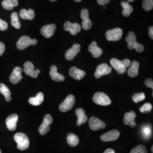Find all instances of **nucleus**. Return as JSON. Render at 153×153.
Segmentation results:
<instances>
[{
    "label": "nucleus",
    "instance_id": "c756f323",
    "mask_svg": "<svg viewBox=\"0 0 153 153\" xmlns=\"http://www.w3.org/2000/svg\"><path fill=\"white\" fill-rule=\"evenodd\" d=\"M0 93L4 95L7 102L11 101V92L9 88L4 83H0Z\"/></svg>",
    "mask_w": 153,
    "mask_h": 153
},
{
    "label": "nucleus",
    "instance_id": "37998d69",
    "mask_svg": "<svg viewBox=\"0 0 153 153\" xmlns=\"http://www.w3.org/2000/svg\"><path fill=\"white\" fill-rule=\"evenodd\" d=\"M134 1V0H128V2H132Z\"/></svg>",
    "mask_w": 153,
    "mask_h": 153
},
{
    "label": "nucleus",
    "instance_id": "6e6552de",
    "mask_svg": "<svg viewBox=\"0 0 153 153\" xmlns=\"http://www.w3.org/2000/svg\"><path fill=\"white\" fill-rule=\"evenodd\" d=\"M23 71L28 76H31L33 78H36L40 73V71L38 69H35L33 64L30 61L26 62L23 65Z\"/></svg>",
    "mask_w": 153,
    "mask_h": 153
},
{
    "label": "nucleus",
    "instance_id": "412c9836",
    "mask_svg": "<svg viewBox=\"0 0 153 153\" xmlns=\"http://www.w3.org/2000/svg\"><path fill=\"white\" fill-rule=\"evenodd\" d=\"M69 75L76 80H81L85 76L86 72L79 69L76 67H72L69 71Z\"/></svg>",
    "mask_w": 153,
    "mask_h": 153
},
{
    "label": "nucleus",
    "instance_id": "f03ea898",
    "mask_svg": "<svg viewBox=\"0 0 153 153\" xmlns=\"http://www.w3.org/2000/svg\"><path fill=\"white\" fill-rule=\"evenodd\" d=\"M110 63L118 73L124 74L126 71V68H128L131 65V62L128 59L120 61L116 59H112L110 60Z\"/></svg>",
    "mask_w": 153,
    "mask_h": 153
},
{
    "label": "nucleus",
    "instance_id": "58836bf2",
    "mask_svg": "<svg viewBox=\"0 0 153 153\" xmlns=\"http://www.w3.org/2000/svg\"><path fill=\"white\" fill-rule=\"evenodd\" d=\"M5 50V46L2 42H0V56L3 55Z\"/></svg>",
    "mask_w": 153,
    "mask_h": 153
},
{
    "label": "nucleus",
    "instance_id": "49530a36",
    "mask_svg": "<svg viewBox=\"0 0 153 153\" xmlns=\"http://www.w3.org/2000/svg\"><path fill=\"white\" fill-rule=\"evenodd\" d=\"M152 153L153 152V146H152Z\"/></svg>",
    "mask_w": 153,
    "mask_h": 153
},
{
    "label": "nucleus",
    "instance_id": "aec40b11",
    "mask_svg": "<svg viewBox=\"0 0 153 153\" xmlns=\"http://www.w3.org/2000/svg\"><path fill=\"white\" fill-rule=\"evenodd\" d=\"M49 74L52 79L56 82H61L65 79V76L57 72V68L56 66H51Z\"/></svg>",
    "mask_w": 153,
    "mask_h": 153
},
{
    "label": "nucleus",
    "instance_id": "b1692460",
    "mask_svg": "<svg viewBox=\"0 0 153 153\" xmlns=\"http://www.w3.org/2000/svg\"><path fill=\"white\" fill-rule=\"evenodd\" d=\"M76 114L78 117L76 124L81 126L82 124L85 123L88 121V116L85 114V111L82 108H78L76 111Z\"/></svg>",
    "mask_w": 153,
    "mask_h": 153
},
{
    "label": "nucleus",
    "instance_id": "f257e3e1",
    "mask_svg": "<svg viewBox=\"0 0 153 153\" xmlns=\"http://www.w3.org/2000/svg\"><path fill=\"white\" fill-rule=\"evenodd\" d=\"M126 42L128 43V47L129 49H135L138 52H142L144 50V47L136 41V36L134 33L131 31L126 37Z\"/></svg>",
    "mask_w": 153,
    "mask_h": 153
},
{
    "label": "nucleus",
    "instance_id": "393cba45",
    "mask_svg": "<svg viewBox=\"0 0 153 153\" xmlns=\"http://www.w3.org/2000/svg\"><path fill=\"white\" fill-rule=\"evenodd\" d=\"M44 101V94L42 93H39L35 97L30 98L28 100V102L30 104L37 106L39 105Z\"/></svg>",
    "mask_w": 153,
    "mask_h": 153
},
{
    "label": "nucleus",
    "instance_id": "bb28decb",
    "mask_svg": "<svg viewBox=\"0 0 153 153\" xmlns=\"http://www.w3.org/2000/svg\"><path fill=\"white\" fill-rule=\"evenodd\" d=\"M121 5L122 6L123 10L122 11L123 15L126 17H128L131 15V13L133 11V8L129 2L123 1L121 3Z\"/></svg>",
    "mask_w": 153,
    "mask_h": 153
},
{
    "label": "nucleus",
    "instance_id": "79ce46f5",
    "mask_svg": "<svg viewBox=\"0 0 153 153\" xmlns=\"http://www.w3.org/2000/svg\"><path fill=\"white\" fill-rule=\"evenodd\" d=\"M104 153H115V151L112 149H107Z\"/></svg>",
    "mask_w": 153,
    "mask_h": 153
},
{
    "label": "nucleus",
    "instance_id": "ea45409f",
    "mask_svg": "<svg viewBox=\"0 0 153 153\" xmlns=\"http://www.w3.org/2000/svg\"><path fill=\"white\" fill-rule=\"evenodd\" d=\"M111 0H97L98 3L100 5H104L105 4H107L109 3V1Z\"/></svg>",
    "mask_w": 153,
    "mask_h": 153
},
{
    "label": "nucleus",
    "instance_id": "c9c22d12",
    "mask_svg": "<svg viewBox=\"0 0 153 153\" xmlns=\"http://www.w3.org/2000/svg\"><path fill=\"white\" fill-rule=\"evenodd\" d=\"M152 109V105L150 103H146L143 104L140 108V111L142 113H148L151 112Z\"/></svg>",
    "mask_w": 153,
    "mask_h": 153
},
{
    "label": "nucleus",
    "instance_id": "2eb2a0df",
    "mask_svg": "<svg viewBox=\"0 0 153 153\" xmlns=\"http://www.w3.org/2000/svg\"><path fill=\"white\" fill-rule=\"evenodd\" d=\"M64 28L66 31H69L71 35H76L81 31V27L77 23H71V22H66L64 25Z\"/></svg>",
    "mask_w": 153,
    "mask_h": 153
},
{
    "label": "nucleus",
    "instance_id": "a18cd8bd",
    "mask_svg": "<svg viewBox=\"0 0 153 153\" xmlns=\"http://www.w3.org/2000/svg\"><path fill=\"white\" fill-rule=\"evenodd\" d=\"M51 1H52V2H55V1H57V0H50Z\"/></svg>",
    "mask_w": 153,
    "mask_h": 153
},
{
    "label": "nucleus",
    "instance_id": "7c9ffc66",
    "mask_svg": "<svg viewBox=\"0 0 153 153\" xmlns=\"http://www.w3.org/2000/svg\"><path fill=\"white\" fill-rule=\"evenodd\" d=\"M67 142L71 147H75L79 143V138L74 133H69L67 137Z\"/></svg>",
    "mask_w": 153,
    "mask_h": 153
},
{
    "label": "nucleus",
    "instance_id": "4468645a",
    "mask_svg": "<svg viewBox=\"0 0 153 153\" xmlns=\"http://www.w3.org/2000/svg\"><path fill=\"white\" fill-rule=\"evenodd\" d=\"M23 71L21 67H16L10 76V81L13 84H17L20 82L23 78L22 73Z\"/></svg>",
    "mask_w": 153,
    "mask_h": 153
},
{
    "label": "nucleus",
    "instance_id": "1a4fd4ad",
    "mask_svg": "<svg viewBox=\"0 0 153 153\" xmlns=\"http://www.w3.org/2000/svg\"><path fill=\"white\" fill-rule=\"evenodd\" d=\"M123 30L120 28H116L108 31L106 34V38L108 41L116 42L119 40L123 35Z\"/></svg>",
    "mask_w": 153,
    "mask_h": 153
},
{
    "label": "nucleus",
    "instance_id": "7ed1b4c3",
    "mask_svg": "<svg viewBox=\"0 0 153 153\" xmlns=\"http://www.w3.org/2000/svg\"><path fill=\"white\" fill-rule=\"evenodd\" d=\"M14 139L17 143V148L21 150L24 151L27 149L30 145V141L27 136L23 133H17L14 137Z\"/></svg>",
    "mask_w": 153,
    "mask_h": 153
},
{
    "label": "nucleus",
    "instance_id": "4be33fe9",
    "mask_svg": "<svg viewBox=\"0 0 153 153\" xmlns=\"http://www.w3.org/2000/svg\"><path fill=\"white\" fill-rule=\"evenodd\" d=\"M88 51L94 58H98L103 54V50L99 48L95 42H93L88 47Z\"/></svg>",
    "mask_w": 153,
    "mask_h": 153
},
{
    "label": "nucleus",
    "instance_id": "a211bd4d",
    "mask_svg": "<svg viewBox=\"0 0 153 153\" xmlns=\"http://www.w3.org/2000/svg\"><path fill=\"white\" fill-rule=\"evenodd\" d=\"M56 26L55 24H51L44 26L41 29L42 35L46 38H49L55 33Z\"/></svg>",
    "mask_w": 153,
    "mask_h": 153
},
{
    "label": "nucleus",
    "instance_id": "72a5a7b5",
    "mask_svg": "<svg viewBox=\"0 0 153 153\" xmlns=\"http://www.w3.org/2000/svg\"><path fill=\"white\" fill-rule=\"evenodd\" d=\"M131 153H147V150L145 146L140 145L133 148L131 150Z\"/></svg>",
    "mask_w": 153,
    "mask_h": 153
},
{
    "label": "nucleus",
    "instance_id": "20e7f679",
    "mask_svg": "<svg viewBox=\"0 0 153 153\" xmlns=\"http://www.w3.org/2000/svg\"><path fill=\"white\" fill-rule=\"evenodd\" d=\"M36 39H31L27 36H23L19 39L16 43V47L19 50H23L30 45H33L37 44Z\"/></svg>",
    "mask_w": 153,
    "mask_h": 153
},
{
    "label": "nucleus",
    "instance_id": "0eeeda50",
    "mask_svg": "<svg viewBox=\"0 0 153 153\" xmlns=\"http://www.w3.org/2000/svg\"><path fill=\"white\" fill-rule=\"evenodd\" d=\"M53 119L51 115L47 114L44 116V120L39 128V132L41 135H45L50 130V125L52 123Z\"/></svg>",
    "mask_w": 153,
    "mask_h": 153
},
{
    "label": "nucleus",
    "instance_id": "4c0bfd02",
    "mask_svg": "<svg viewBox=\"0 0 153 153\" xmlns=\"http://www.w3.org/2000/svg\"><path fill=\"white\" fill-rule=\"evenodd\" d=\"M145 85L148 87V88H153V80L152 79H147L146 80H145Z\"/></svg>",
    "mask_w": 153,
    "mask_h": 153
},
{
    "label": "nucleus",
    "instance_id": "a878e982",
    "mask_svg": "<svg viewBox=\"0 0 153 153\" xmlns=\"http://www.w3.org/2000/svg\"><path fill=\"white\" fill-rule=\"evenodd\" d=\"M35 15V11L33 9H29L28 10L22 9L19 12V16L23 19L32 20L34 18Z\"/></svg>",
    "mask_w": 153,
    "mask_h": 153
},
{
    "label": "nucleus",
    "instance_id": "f3484780",
    "mask_svg": "<svg viewBox=\"0 0 153 153\" xmlns=\"http://www.w3.org/2000/svg\"><path fill=\"white\" fill-rule=\"evenodd\" d=\"M81 51V45L79 44H75L73 45L71 49L68 50L65 53L66 59L69 61L73 60L77 54Z\"/></svg>",
    "mask_w": 153,
    "mask_h": 153
},
{
    "label": "nucleus",
    "instance_id": "2f4dec72",
    "mask_svg": "<svg viewBox=\"0 0 153 153\" xmlns=\"http://www.w3.org/2000/svg\"><path fill=\"white\" fill-rule=\"evenodd\" d=\"M11 25L16 29H19L21 27V25L17 13L14 12L11 14Z\"/></svg>",
    "mask_w": 153,
    "mask_h": 153
},
{
    "label": "nucleus",
    "instance_id": "9b49d317",
    "mask_svg": "<svg viewBox=\"0 0 153 153\" xmlns=\"http://www.w3.org/2000/svg\"><path fill=\"white\" fill-rule=\"evenodd\" d=\"M81 17L83 19L82 27L85 30L90 29L92 27V22L89 18V13L86 9H82L81 13Z\"/></svg>",
    "mask_w": 153,
    "mask_h": 153
},
{
    "label": "nucleus",
    "instance_id": "f8f14e48",
    "mask_svg": "<svg viewBox=\"0 0 153 153\" xmlns=\"http://www.w3.org/2000/svg\"><path fill=\"white\" fill-rule=\"evenodd\" d=\"M119 136V131L117 130H112L102 135L100 137V139L103 142H110L117 140Z\"/></svg>",
    "mask_w": 153,
    "mask_h": 153
},
{
    "label": "nucleus",
    "instance_id": "423d86ee",
    "mask_svg": "<svg viewBox=\"0 0 153 153\" xmlns=\"http://www.w3.org/2000/svg\"><path fill=\"white\" fill-rule=\"evenodd\" d=\"M76 99L73 95H69L67 96L65 100L60 105L59 109L62 112H65L72 109L75 104Z\"/></svg>",
    "mask_w": 153,
    "mask_h": 153
},
{
    "label": "nucleus",
    "instance_id": "ddd939ff",
    "mask_svg": "<svg viewBox=\"0 0 153 153\" xmlns=\"http://www.w3.org/2000/svg\"><path fill=\"white\" fill-rule=\"evenodd\" d=\"M89 126L93 131H98L101 129H104L105 127V124L98 118L92 117L89 120Z\"/></svg>",
    "mask_w": 153,
    "mask_h": 153
},
{
    "label": "nucleus",
    "instance_id": "473e14b6",
    "mask_svg": "<svg viewBox=\"0 0 153 153\" xmlns=\"http://www.w3.org/2000/svg\"><path fill=\"white\" fill-rule=\"evenodd\" d=\"M142 7L145 11H149L153 9V0H143Z\"/></svg>",
    "mask_w": 153,
    "mask_h": 153
},
{
    "label": "nucleus",
    "instance_id": "c03bdc74",
    "mask_svg": "<svg viewBox=\"0 0 153 153\" xmlns=\"http://www.w3.org/2000/svg\"><path fill=\"white\" fill-rule=\"evenodd\" d=\"M74 1H75L76 2H79L81 1V0H74Z\"/></svg>",
    "mask_w": 153,
    "mask_h": 153
},
{
    "label": "nucleus",
    "instance_id": "5701e85b",
    "mask_svg": "<svg viewBox=\"0 0 153 153\" xmlns=\"http://www.w3.org/2000/svg\"><path fill=\"white\" fill-rule=\"evenodd\" d=\"M140 64L137 61H133L131 62V65L129 66L128 70V74L131 78H134L138 76V69H139Z\"/></svg>",
    "mask_w": 153,
    "mask_h": 153
},
{
    "label": "nucleus",
    "instance_id": "9d476101",
    "mask_svg": "<svg viewBox=\"0 0 153 153\" xmlns=\"http://www.w3.org/2000/svg\"><path fill=\"white\" fill-rule=\"evenodd\" d=\"M112 71V68L107 64H100L97 67L95 73V76L97 78H99L101 76L109 74Z\"/></svg>",
    "mask_w": 153,
    "mask_h": 153
},
{
    "label": "nucleus",
    "instance_id": "f704fd0d",
    "mask_svg": "<svg viewBox=\"0 0 153 153\" xmlns=\"http://www.w3.org/2000/svg\"><path fill=\"white\" fill-rule=\"evenodd\" d=\"M132 99L135 103H138L140 102L143 100L145 99V95L144 93H139V94L137 93L133 96Z\"/></svg>",
    "mask_w": 153,
    "mask_h": 153
},
{
    "label": "nucleus",
    "instance_id": "e433bc0d",
    "mask_svg": "<svg viewBox=\"0 0 153 153\" xmlns=\"http://www.w3.org/2000/svg\"><path fill=\"white\" fill-rule=\"evenodd\" d=\"M8 28V24L7 22L2 20L0 18V30L1 31H5Z\"/></svg>",
    "mask_w": 153,
    "mask_h": 153
},
{
    "label": "nucleus",
    "instance_id": "a19ab883",
    "mask_svg": "<svg viewBox=\"0 0 153 153\" xmlns=\"http://www.w3.org/2000/svg\"><path fill=\"white\" fill-rule=\"evenodd\" d=\"M149 37L152 39H153V26H151L149 28Z\"/></svg>",
    "mask_w": 153,
    "mask_h": 153
},
{
    "label": "nucleus",
    "instance_id": "cd10ccee",
    "mask_svg": "<svg viewBox=\"0 0 153 153\" xmlns=\"http://www.w3.org/2000/svg\"><path fill=\"white\" fill-rule=\"evenodd\" d=\"M2 5L6 10H11L18 5V0H4L2 2Z\"/></svg>",
    "mask_w": 153,
    "mask_h": 153
},
{
    "label": "nucleus",
    "instance_id": "39448f33",
    "mask_svg": "<svg viewBox=\"0 0 153 153\" xmlns=\"http://www.w3.org/2000/svg\"><path fill=\"white\" fill-rule=\"evenodd\" d=\"M93 101L96 104L103 106L108 105L111 103V100L109 97L105 94L102 92H98L94 94Z\"/></svg>",
    "mask_w": 153,
    "mask_h": 153
},
{
    "label": "nucleus",
    "instance_id": "dca6fc26",
    "mask_svg": "<svg viewBox=\"0 0 153 153\" xmlns=\"http://www.w3.org/2000/svg\"><path fill=\"white\" fill-rule=\"evenodd\" d=\"M18 120V116L16 114H13L8 116L6 120L7 129L10 131H14L16 128V124Z\"/></svg>",
    "mask_w": 153,
    "mask_h": 153
},
{
    "label": "nucleus",
    "instance_id": "6ab92c4d",
    "mask_svg": "<svg viewBox=\"0 0 153 153\" xmlns=\"http://www.w3.org/2000/svg\"><path fill=\"white\" fill-rule=\"evenodd\" d=\"M136 117V114L134 111L126 113L124 115V123L127 126H131V128H134L136 126V123L135 122Z\"/></svg>",
    "mask_w": 153,
    "mask_h": 153
},
{
    "label": "nucleus",
    "instance_id": "c85d7f7f",
    "mask_svg": "<svg viewBox=\"0 0 153 153\" xmlns=\"http://www.w3.org/2000/svg\"><path fill=\"white\" fill-rule=\"evenodd\" d=\"M141 134L143 138L147 140H149L152 135V129L150 125H145L141 128Z\"/></svg>",
    "mask_w": 153,
    "mask_h": 153
},
{
    "label": "nucleus",
    "instance_id": "de8ad7c7",
    "mask_svg": "<svg viewBox=\"0 0 153 153\" xmlns=\"http://www.w3.org/2000/svg\"><path fill=\"white\" fill-rule=\"evenodd\" d=\"M0 153H1V150H0Z\"/></svg>",
    "mask_w": 153,
    "mask_h": 153
}]
</instances>
